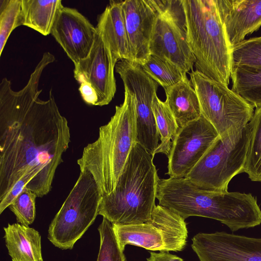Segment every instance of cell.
<instances>
[{"mask_svg": "<svg viewBox=\"0 0 261 261\" xmlns=\"http://www.w3.org/2000/svg\"><path fill=\"white\" fill-rule=\"evenodd\" d=\"M115 69L123 81L125 90L136 101V142L150 154H154L159 145V134L152 110L154 96L159 84L137 63L121 60Z\"/></svg>", "mask_w": 261, "mask_h": 261, "instance_id": "cell-11", "label": "cell"}, {"mask_svg": "<svg viewBox=\"0 0 261 261\" xmlns=\"http://www.w3.org/2000/svg\"><path fill=\"white\" fill-rule=\"evenodd\" d=\"M249 137L248 124L239 132L219 136L185 178L203 189L227 191L230 180L244 172Z\"/></svg>", "mask_w": 261, "mask_h": 261, "instance_id": "cell-7", "label": "cell"}, {"mask_svg": "<svg viewBox=\"0 0 261 261\" xmlns=\"http://www.w3.org/2000/svg\"><path fill=\"white\" fill-rule=\"evenodd\" d=\"M141 66L164 90L176 84L187 76L186 73L175 65L153 55H150Z\"/></svg>", "mask_w": 261, "mask_h": 261, "instance_id": "cell-25", "label": "cell"}, {"mask_svg": "<svg viewBox=\"0 0 261 261\" xmlns=\"http://www.w3.org/2000/svg\"><path fill=\"white\" fill-rule=\"evenodd\" d=\"M51 34L75 65L89 55L95 41L96 29L76 9L63 7Z\"/></svg>", "mask_w": 261, "mask_h": 261, "instance_id": "cell-15", "label": "cell"}, {"mask_svg": "<svg viewBox=\"0 0 261 261\" xmlns=\"http://www.w3.org/2000/svg\"><path fill=\"white\" fill-rule=\"evenodd\" d=\"M0 55L12 32L22 25L21 0L0 1Z\"/></svg>", "mask_w": 261, "mask_h": 261, "instance_id": "cell-27", "label": "cell"}, {"mask_svg": "<svg viewBox=\"0 0 261 261\" xmlns=\"http://www.w3.org/2000/svg\"><path fill=\"white\" fill-rule=\"evenodd\" d=\"M153 158L139 144H134L115 189L102 196L98 215L120 226L140 224L150 219L160 179Z\"/></svg>", "mask_w": 261, "mask_h": 261, "instance_id": "cell-3", "label": "cell"}, {"mask_svg": "<svg viewBox=\"0 0 261 261\" xmlns=\"http://www.w3.org/2000/svg\"><path fill=\"white\" fill-rule=\"evenodd\" d=\"M98 230L100 235V247L97 261H126L112 223L103 218Z\"/></svg>", "mask_w": 261, "mask_h": 261, "instance_id": "cell-28", "label": "cell"}, {"mask_svg": "<svg viewBox=\"0 0 261 261\" xmlns=\"http://www.w3.org/2000/svg\"><path fill=\"white\" fill-rule=\"evenodd\" d=\"M147 261H184V260L167 251H160L159 253L150 252V256L147 258Z\"/></svg>", "mask_w": 261, "mask_h": 261, "instance_id": "cell-30", "label": "cell"}, {"mask_svg": "<svg viewBox=\"0 0 261 261\" xmlns=\"http://www.w3.org/2000/svg\"><path fill=\"white\" fill-rule=\"evenodd\" d=\"M4 238L12 261H43L41 238L35 229L18 223L4 227Z\"/></svg>", "mask_w": 261, "mask_h": 261, "instance_id": "cell-19", "label": "cell"}, {"mask_svg": "<svg viewBox=\"0 0 261 261\" xmlns=\"http://www.w3.org/2000/svg\"><path fill=\"white\" fill-rule=\"evenodd\" d=\"M190 82L199 102L201 115L223 137L242 130L254 114V107L228 86L200 71L192 70Z\"/></svg>", "mask_w": 261, "mask_h": 261, "instance_id": "cell-8", "label": "cell"}, {"mask_svg": "<svg viewBox=\"0 0 261 261\" xmlns=\"http://www.w3.org/2000/svg\"><path fill=\"white\" fill-rule=\"evenodd\" d=\"M250 137L244 172L253 181L261 182V106L248 123Z\"/></svg>", "mask_w": 261, "mask_h": 261, "instance_id": "cell-23", "label": "cell"}, {"mask_svg": "<svg viewBox=\"0 0 261 261\" xmlns=\"http://www.w3.org/2000/svg\"><path fill=\"white\" fill-rule=\"evenodd\" d=\"M187 39L196 58L197 70L229 84L232 46L227 38L216 0H181Z\"/></svg>", "mask_w": 261, "mask_h": 261, "instance_id": "cell-5", "label": "cell"}, {"mask_svg": "<svg viewBox=\"0 0 261 261\" xmlns=\"http://www.w3.org/2000/svg\"><path fill=\"white\" fill-rule=\"evenodd\" d=\"M117 62L100 32L88 56L74 65V77L84 101L92 106L108 105L116 91L114 69Z\"/></svg>", "mask_w": 261, "mask_h": 261, "instance_id": "cell-12", "label": "cell"}, {"mask_svg": "<svg viewBox=\"0 0 261 261\" xmlns=\"http://www.w3.org/2000/svg\"><path fill=\"white\" fill-rule=\"evenodd\" d=\"M121 2H110L109 5L99 15L96 28L108 45L115 60L118 62L126 60L132 62Z\"/></svg>", "mask_w": 261, "mask_h": 261, "instance_id": "cell-18", "label": "cell"}, {"mask_svg": "<svg viewBox=\"0 0 261 261\" xmlns=\"http://www.w3.org/2000/svg\"><path fill=\"white\" fill-rule=\"evenodd\" d=\"M165 101L179 127L198 119L201 116L197 93L187 76L165 90Z\"/></svg>", "mask_w": 261, "mask_h": 261, "instance_id": "cell-20", "label": "cell"}, {"mask_svg": "<svg viewBox=\"0 0 261 261\" xmlns=\"http://www.w3.org/2000/svg\"><path fill=\"white\" fill-rule=\"evenodd\" d=\"M231 78L233 91L254 107L261 106V70L233 67Z\"/></svg>", "mask_w": 261, "mask_h": 261, "instance_id": "cell-22", "label": "cell"}, {"mask_svg": "<svg viewBox=\"0 0 261 261\" xmlns=\"http://www.w3.org/2000/svg\"><path fill=\"white\" fill-rule=\"evenodd\" d=\"M152 110L161 143L155 154L158 153L168 155L172 141L176 134L179 126L165 102L155 95L153 99Z\"/></svg>", "mask_w": 261, "mask_h": 261, "instance_id": "cell-24", "label": "cell"}, {"mask_svg": "<svg viewBox=\"0 0 261 261\" xmlns=\"http://www.w3.org/2000/svg\"><path fill=\"white\" fill-rule=\"evenodd\" d=\"M232 68L261 70V36L245 39L232 47Z\"/></svg>", "mask_w": 261, "mask_h": 261, "instance_id": "cell-26", "label": "cell"}, {"mask_svg": "<svg viewBox=\"0 0 261 261\" xmlns=\"http://www.w3.org/2000/svg\"><path fill=\"white\" fill-rule=\"evenodd\" d=\"M219 135L202 115L179 127L168 155V172L172 178H184L198 163Z\"/></svg>", "mask_w": 261, "mask_h": 261, "instance_id": "cell-13", "label": "cell"}, {"mask_svg": "<svg viewBox=\"0 0 261 261\" xmlns=\"http://www.w3.org/2000/svg\"><path fill=\"white\" fill-rule=\"evenodd\" d=\"M102 195L92 175L79 177L48 228L47 238L56 247L72 249L98 215Z\"/></svg>", "mask_w": 261, "mask_h": 261, "instance_id": "cell-6", "label": "cell"}, {"mask_svg": "<svg viewBox=\"0 0 261 261\" xmlns=\"http://www.w3.org/2000/svg\"><path fill=\"white\" fill-rule=\"evenodd\" d=\"M156 1L159 13L150 42V55L171 62L187 74L196 58L187 39L181 0Z\"/></svg>", "mask_w": 261, "mask_h": 261, "instance_id": "cell-10", "label": "cell"}, {"mask_svg": "<svg viewBox=\"0 0 261 261\" xmlns=\"http://www.w3.org/2000/svg\"><path fill=\"white\" fill-rule=\"evenodd\" d=\"M55 60L44 53L27 85L14 91L6 77L0 84V201L16 184L42 197L51 190L55 172L70 142L66 118L52 90L39 98L41 76Z\"/></svg>", "mask_w": 261, "mask_h": 261, "instance_id": "cell-1", "label": "cell"}, {"mask_svg": "<svg viewBox=\"0 0 261 261\" xmlns=\"http://www.w3.org/2000/svg\"><path fill=\"white\" fill-rule=\"evenodd\" d=\"M63 7L60 0H21L22 25L47 36Z\"/></svg>", "mask_w": 261, "mask_h": 261, "instance_id": "cell-21", "label": "cell"}, {"mask_svg": "<svg viewBox=\"0 0 261 261\" xmlns=\"http://www.w3.org/2000/svg\"><path fill=\"white\" fill-rule=\"evenodd\" d=\"M119 245L124 251L126 245L152 251H180L187 244L188 230L185 219L173 211L155 205L151 218L137 225L113 224Z\"/></svg>", "mask_w": 261, "mask_h": 261, "instance_id": "cell-9", "label": "cell"}, {"mask_svg": "<svg viewBox=\"0 0 261 261\" xmlns=\"http://www.w3.org/2000/svg\"><path fill=\"white\" fill-rule=\"evenodd\" d=\"M37 195L25 188L9 206L15 215L17 223L29 226L36 217V198Z\"/></svg>", "mask_w": 261, "mask_h": 261, "instance_id": "cell-29", "label": "cell"}, {"mask_svg": "<svg viewBox=\"0 0 261 261\" xmlns=\"http://www.w3.org/2000/svg\"><path fill=\"white\" fill-rule=\"evenodd\" d=\"M216 3L232 47L261 27V0H216Z\"/></svg>", "mask_w": 261, "mask_h": 261, "instance_id": "cell-17", "label": "cell"}, {"mask_svg": "<svg viewBox=\"0 0 261 261\" xmlns=\"http://www.w3.org/2000/svg\"><path fill=\"white\" fill-rule=\"evenodd\" d=\"M156 198L159 205L184 219L199 216L215 219L231 231L261 224V210L251 194L201 189L184 178L160 179Z\"/></svg>", "mask_w": 261, "mask_h": 261, "instance_id": "cell-2", "label": "cell"}, {"mask_svg": "<svg viewBox=\"0 0 261 261\" xmlns=\"http://www.w3.org/2000/svg\"><path fill=\"white\" fill-rule=\"evenodd\" d=\"M192 241L200 261H261V238L217 231L198 233Z\"/></svg>", "mask_w": 261, "mask_h": 261, "instance_id": "cell-14", "label": "cell"}, {"mask_svg": "<svg viewBox=\"0 0 261 261\" xmlns=\"http://www.w3.org/2000/svg\"><path fill=\"white\" fill-rule=\"evenodd\" d=\"M135 143L136 101L125 90L123 103L116 106L109 122L100 127L97 140L84 147L77 161L81 171L92 175L102 196L115 189Z\"/></svg>", "mask_w": 261, "mask_h": 261, "instance_id": "cell-4", "label": "cell"}, {"mask_svg": "<svg viewBox=\"0 0 261 261\" xmlns=\"http://www.w3.org/2000/svg\"><path fill=\"white\" fill-rule=\"evenodd\" d=\"M130 46L132 62L143 64L150 55L149 45L159 13L156 0L121 2Z\"/></svg>", "mask_w": 261, "mask_h": 261, "instance_id": "cell-16", "label": "cell"}]
</instances>
